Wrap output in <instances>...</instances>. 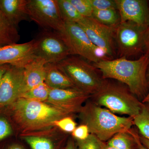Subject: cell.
Segmentation results:
<instances>
[{"label":"cell","instance_id":"1","mask_svg":"<svg viewBox=\"0 0 149 149\" xmlns=\"http://www.w3.org/2000/svg\"><path fill=\"white\" fill-rule=\"evenodd\" d=\"M149 65V55L146 53L134 60L123 57L113 60L104 58L94 63L103 78L124 83L133 95L143 100L148 91L147 73Z\"/></svg>","mask_w":149,"mask_h":149},{"label":"cell","instance_id":"2","mask_svg":"<svg viewBox=\"0 0 149 149\" xmlns=\"http://www.w3.org/2000/svg\"><path fill=\"white\" fill-rule=\"evenodd\" d=\"M13 116L23 131L43 130L72 114L45 102L20 97L12 104Z\"/></svg>","mask_w":149,"mask_h":149},{"label":"cell","instance_id":"3","mask_svg":"<svg viewBox=\"0 0 149 149\" xmlns=\"http://www.w3.org/2000/svg\"><path fill=\"white\" fill-rule=\"evenodd\" d=\"M80 112L90 133L102 141L109 140L117 133L128 132L133 124V118L118 116L94 102L82 107Z\"/></svg>","mask_w":149,"mask_h":149},{"label":"cell","instance_id":"4","mask_svg":"<svg viewBox=\"0 0 149 149\" xmlns=\"http://www.w3.org/2000/svg\"><path fill=\"white\" fill-rule=\"evenodd\" d=\"M77 89L93 95L107 84L96 72L95 66L83 59L68 56L56 63Z\"/></svg>","mask_w":149,"mask_h":149},{"label":"cell","instance_id":"5","mask_svg":"<svg viewBox=\"0 0 149 149\" xmlns=\"http://www.w3.org/2000/svg\"><path fill=\"white\" fill-rule=\"evenodd\" d=\"M93 96V102L98 105L113 113L127 115L132 118L139 114L143 104L126 89L107 83Z\"/></svg>","mask_w":149,"mask_h":149},{"label":"cell","instance_id":"6","mask_svg":"<svg viewBox=\"0 0 149 149\" xmlns=\"http://www.w3.org/2000/svg\"><path fill=\"white\" fill-rule=\"evenodd\" d=\"M58 32L71 55L80 56L94 63L105 58L78 23L64 22L61 30Z\"/></svg>","mask_w":149,"mask_h":149},{"label":"cell","instance_id":"7","mask_svg":"<svg viewBox=\"0 0 149 149\" xmlns=\"http://www.w3.org/2000/svg\"><path fill=\"white\" fill-rule=\"evenodd\" d=\"M147 27L133 22H120L116 27L114 39L120 57L138 55L146 51Z\"/></svg>","mask_w":149,"mask_h":149},{"label":"cell","instance_id":"8","mask_svg":"<svg viewBox=\"0 0 149 149\" xmlns=\"http://www.w3.org/2000/svg\"><path fill=\"white\" fill-rule=\"evenodd\" d=\"M29 18L43 30L59 32L63 26L57 0H28Z\"/></svg>","mask_w":149,"mask_h":149},{"label":"cell","instance_id":"9","mask_svg":"<svg viewBox=\"0 0 149 149\" xmlns=\"http://www.w3.org/2000/svg\"><path fill=\"white\" fill-rule=\"evenodd\" d=\"M35 40L37 56L44 59L47 63H58L71 55L58 32L43 30Z\"/></svg>","mask_w":149,"mask_h":149},{"label":"cell","instance_id":"10","mask_svg":"<svg viewBox=\"0 0 149 149\" xmlns=\"http://www.w3.org/2000/svg\"><path fill=\"white\" fill-rule=\"evenodd\" d=\"M91 42L101 52L104 56L112 57L114 54L113 40L116 27L100 23L93 17H83L78 22Z\"/></svg>","mask_w":149,"mask_h":149},{"label":"cell","instance_id":"11","mask_svg":"<svg viewBox=\"0 0 149 149\" xmlns=\"http://www.w3.org/2000/svg\"><path fill=\"white\" fill-rule=\"evenodd\" d=\"M24 68L10 65L0 85V106L11 105L24 92Z\"/></svg>","mask_w":149,"mask_h":149},{"label":"cell","instance_id":"12","mask_svg":"<svg viewBox=\"0 0 149 149\" xmlns=\"http://www.w3.org/2000/svg\"><path fill=\"white\" fill-rule=\"evenodd\" d=\"M35 39L27 42L15 43L0 48V65L24 68L37 57Z\"/></svg>","mask_w":149,"mask_h":149},{"label":"cell","instance_id":"13","mask_svg":"<svg viewBox=\"0 0 149 149\" xmlns=\"http://www.w3.org/2000/svg\"><path fill=\"white\" fill-rule=\"evenodd\" d=\"M77 88H51L46 103L73 113L80 112L83 103L91 97Z\"/></svg>","mask_w":149,"mask_h":149},{"label":"cell","instance_id":"14","mask_svg":"<svg viewBox=\"0 0 149 149\" xmlns=\"http://www.w3.org/2000/svg\"><path fill=\"white\" fill-rule=\"evenodd\" d=\"M120 22H133L147 27L149 24V8L146 0H115Z\"/></svg>","mask_w":149,"mask_h":149},{"label":"cell","instance_id":"15","mask_svg":"<svg viewBox=\"0 0 149 149\" xmlns=\"http://www.w3.org/2000/svg\"><path fill=\"white\" fill-rule=\"evenodd\" d=\"M28 0H0V10L8 19L17 27L22 21L29 18Z\"/></svg>","mask_w":149,"mask_h":149},{"label":"cell","instance_id":"16","mask_svg":"<svg viewBox=\"0 0 149 149\" xmlns=\"http://www.w3.org/2000/svg\"><path fill=\"white\" fill-rule=\"evenodd\" d=\"M47 63L44 59L37 57L24 68V93L45 82Z\"/></svg>","mask_w":149,"mask_h":149},{"label":"cell","instance_id":"17","mask_svg":"<svg viewBox=\"0 0 149 149\" xmlns=\"http://www.w3.org/2000/svg\"><path fill=\"white\" fill-rule=\"evenodd\" d=\"M45 83L52 89L76 88L71 80L60 69L56 63H47Z\"/></svg>","mask_w":149,"mask_h":149},{"label":"cell","instance_id":"18","mask_svg":"<svg viewBox=\"0 0 149 149\" xmlns=\"http://www.w3.org/2000/svg\"><path fill=\"white\" fill-rule=\"evenodd\" d=\"M19 40L17 27L0 10V48L17 43Z\"/></svg>","mask_w":149,"mask_h":149},{"label":"cell","instance_id":"19","mask_svg":"<svg viewBox=\"0 0 149 149\" xmlns=\"http://www.w3.org/2000/svg\"><path fill=\"white\" fill-rule=\"evenodd\" d=\"M92 17L101 24L109 27H116L120 22L117 9L93 10Z\"/></svg>","mask_w":149,"mask_h":149},{"label":"cell","instance_id":"20","mask_svg":"<svg viewBox=\"0 0 149 149\" xmlns=\"http://www.w3.org/2000/svg\"><path fill=\"white\" fill-rule=\"evenodd\" d=\"M61 16L64 22L78 23L83 18L70 0H57Z\"/></svg>","mask_w":149,"mask_h":149},{"label":"cell","instance_id":"21","mask_svg":"<svg viewBox=\"0 0 149 149\" xmlns=\"http://www.w3.org/2000/svg\"><path fill=\"white\" fill-rule=\"evenodd\" d=\"M133 118V124L136 125L143 138L149 140V103L142 104L141 111Z\"/></svg>","mask_w":149,"mask_h":149},{"label":"cell","instance_id":"22","mask_svg":"<svg viewBox=\"0 0 149 149\" xmlns=\"http://www.w3.org/2000/svg\"><path fill=\"white\" fill-rule=\"evenodd\" d=\"M51 88L45 82L35 86L22 94L20 97L45 102L47 100Z\"/></svg>","mask_w":149,"mask_h":149},{"label":"cell","instance_id":"23","mask_svg":"<svg viewBox=\"0 0 149 149\" xmlns=\"http://www.w3.org/2000/svg\"><path fill=\"white\" fill-rule=\"evenodd\" d=\"M107 145L118 149H132L133 139L128 132H121L110 139Z\"/></svg>","mask_w":149,"mask_h":149},{"label":"cell","instance_id":"24","mask_svg":"<svg viewBox=\"0 0 149 149\" xmlns=\"http://www.w3.org/2000/svg\"><path fill=\"white\" fill-rule=\"evenodd\" d=\"M23 138L32 149H53L52 141L46 138L33 136H25Z\"/></svg>","mask_w":149,"mask_h":149},{"label":"cell","instance_id":"25","mask_svg":"<svg viewBox=\"0 0 149 149\" xmlns=\"http://www.w3.org/2000/svg\"><path fill=\"white\" fill-rule=\"evenodd\" d=\"M77 141L78 149H104L105 146L102 141L91 134L85 140Z\"/></svg>","mask_w":149,"mask_h":149},{"label":"cell","instance_id":"26","mask_svg":"<svg viewBox=\"0 0 149 149\" xmlns=\"http://www.w3.org/2000/svg\"><path fill=\"white\" fill-rule=\"evenodd\" d=\"M77 11L83 17H91L93 9L91 0H70Z\"/></svg>","mask_w":149,"mask_h":149},{"label":"cell","instance_id":"27","mask_svg":"<svg viewBox=\"0 0 149 149\" xmlns=\"http://www.w3.org/2000/svg\"><path fill=\"white\" fill-rule=\"evenodd\" d=\"M54 125L66 132H72L76 128V123L70 116L61 118L54 123Z\"/></svg>","mask_w":149,"mask_h":149},{"label":"cell","instance_id":"28","mask_svg":"<svg viewBox=\"0 0 149 149\" xmlns=\"http://www.w3.org/2000/svg\"><path fill=\"white\" fill-rule=\"evenodd\" d=\"M91 2L93 10L117 9L115 0H91Z\"/></svg>","mask_w":149,"mask_h":149},{"label":"cell","instance_id":"29","mask_svg":"<svg viewBox=\"0 0 149 149\" xmlns=\"http://www.w3.org/2000/svg\"><path fill=\"white\" fill-rule=\"evenodd\" d=\"M72 134L78 141H83L87 139L90 134L88 126L83 124L76 128L72 132Z\"/></svg>","mask_w":149,"mask_h":149},{"label":"cell","instance_id":"30","mask_svg":"<svg viewBox=\"0 0 149 149\" xmlns=\"http://www.w3.org/2000/svg\"><path fill=\"white\" fill-rule=\"evenodd\" d=\"M12 131L8 120L3 118H0V141L10 136Z\"/></svg>","mask_w":149,"mask_h":149},{"label":"cell","instance_id":"31","mask_svg":"<svg viewBox=\"0 0 149 149\" xmlns=\"http://www.w3.org/2000/svg\"><path fill=\"white\" fill-rule=\"evenodd\" d=\"M145 42H146V52L149 55V24L146 27L145 35Z\"/></svg>","mask_w":149,"mask_h":149},{"label":"cell","instance_id":"32","mask_svg":"<svg viewBox=\"0 0 149 149\" xmlns=\"http://www.w3.org/2000/svg\"><path fill=\"white\" fill-rule=\"evenodd\" d=\"M9 65H0V85L3 76L10 66Z\"/></svg>","mask_w":149,"mask_h":149},{"label":"cell","instance_id":"33","mask_svg":"<svg viewBox=\"0 0 149 149\" xmlns=\"http://www.w3.org/2000/svg\"><path fill=\"white\" fill-rule=\"evenodd\" d=\"M65 149H76L74 142L72 140H70L68 141Z\"/></svg>","mask_w":149,"mask_h":149},{"label":"cell","instance_id":"34","mask_svg":"<svg viewBox=\"0 0 149 149\" xmlns=\"http://www.w3.org/2000/svg\"><path fill=\"white\" fill-rule=\"evenodd\" d=\"M141 141H142L143 143L149 149V140L143 137L141 139Z\"/></svg>","mask_w":149,"mask_h":149},{"label":"cell","instance_id":"35","mask_svg":"<svg viewBox=\"0 0 149 149\" xmlns=\"http://www.w3.org/2000/svg\"><path fill=\"white\" fill-rule=\"evenodd\" d=\"M143 103H149V88L148 93H147L146 97H145L143 100Z\"/></svg>","mask_w":149,"mask_h":149},{"label":"cell","instance_id":"36","mask_svg":"<svg viewBox=\"0 0 149 149\" xmlns=\"http://www.w3.org/2000/svg\"><path fill=\"white\" fill-rule=\"evenodd\" d=\"M8 149H24L20 146L19 145H15L11 146Z\"/></svg>","mask_w":149,"mask_h":149},{"label":"cell","instance_id":"37","mask_svg":"<svg viewBox=\"0 0 149 149\" xmlns=\"http://www.w3.org/2000/svg\"><path fill=\"white\" fill-rule=\"evenodd\" d=\"M147 81H148V87L149 88V65L148 68V71H147Z\"/></svg>","mask_w":149,"mask_h":149},{"label":"cell","instance_id":"38","mask_svg":"<svg viewBox=\"0 0 149 149\" xmlns=\"http://www.w3.org/2000/svg\"><path fill=\"white\" fill-rule=\"evenodd\" d=\"M104 149H118L116 148H113V147H112L109 146H108V145H105L104 146Z\"/></svg>","mask_w":149,"mask_h":149},{"label":"cell","instance_id":"39","mask_svg":"<svg viewBox=\"0 0 149 149\" xmlns=\"http://www.w3.org/2000/svg\"></svg>","mask_w":149,"mask_h":149}]
</instances>
